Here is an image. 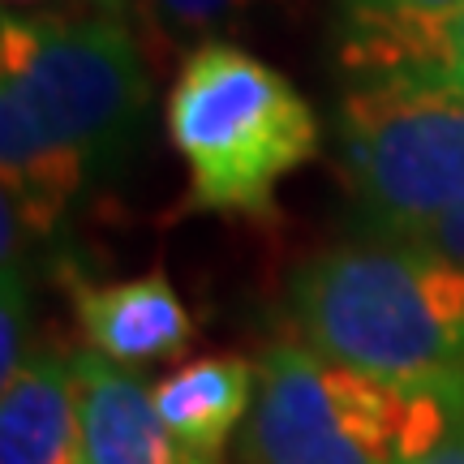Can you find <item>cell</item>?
Masks as SVG:
<instances>
[{"label":"cell","instance_id":"cell-5","mask_svg":"<svg viewBox=\"0 0 464 464\" xmlns=\"http://www.w3.org/2000/svg\"><path fill=\"white\" fill-rule=\"evenodd\" d=\"M340 168L362 241L413 246L464 207V95L357 78L340 103Z\"/></svg>","mask_w":464,"mask_h":464},{"label":"cell","instance_id":"cell-6","mask_svg":"<svg viewBox=\"0 0 464 464\" xmlns=\"http://www.w3.org/2000/svg\"><path fill=\"white\" fill-rule=\"evenodd\" d=\"M69 301L95 353L125 370L181 357L194 340V318L160 271L116 284L69 280Z\"/></svg>","mask_w":464,"mask_h":464},{"label":"cell","instance_id":"cell-15","mask_svg":"<svg viewBox=\"0 0 464 464\" xmlns=\"http://www.w3.org/2000/svg\"><path fill=\"white\" fill-rule=\"evenodd\" d=\"M362 5H379V9H396V14H413V17H439L460 9L464 0H362Z\"/></svg>","mask_w":464,"mask_h":464},{"label":"cell","instance_id":"cell-1","mask_svg":"<svg viewBox=\"0 0 464 464\" xmlns=\"http://www.w3.org/2000/svg\"><path fill=\"white\" fill-rule=\"evenodd\" d=\"M150 82L130 26L95 14L0 22V258L56 228L86 181L112 172L142 125Z\"/></svg>","mask_w":464,"mask_h":464},{"label":"cell","instance_id":"cell-9","mask_svg":"<svg viewBox=\"0 0 464 464\" xmlns=\"http://www.w3.org/2000/svg\"><path fill=\"white\" fill-rule=\"evenodd\" d=\"M0 464H86L73 353H34L5 382Z\"/></svg>","mask_w":464,"mask_h":464},{"label":"cell","instance_id":"cell-4","mask_svg":"<svg viewBox=\"0 0 464 464\" xmlns=\"http://www.w3.org/2000/svg\"><path fill=\"white\" fill-rule=\"evenodd\" d=\"M456 426L448 382H392L310 344H271L241 434L246 464H409Z\"/></svg>","mask_w":464,"mask_h":464},{"label":"cell","instance_id":"cell-2","mask_svg":"<svg viewBox=\"0 0 464 464\" xmlns=\"http://www.w3.org/2000/svg\"><path fill=\"white\" fill-rule=\"evenodd\" d=\"M301 344L392 382L464 374V263L426 246L353 241L293 271Z\"/></svg>","mask_w":464,"mask_h":464},{"label":"cell","instance_id":"cell-7","mask_svg":"<svg viewBox=\"0 0 464 464\" xmlns=\"http://www.w3.org/2000/svg\"><path fill=\"white\" fill-rule=\"evenodd\" d=\"M78 357V409H82L86 464H216L189 451L155 413L150 387L133 370L100 353Z\"/></svg>","mask_w":464,"mask_h":464},{"label":"cell","instance_id":"cell-14","mask_svg":"<svg viewBox=\"0 0 464 464\" xmlns=\"http://www.w3.org/2000/svg\"><path fill=\"white\" fill-rule=\"evenodd\" d=\"M448 382V379H443ZM456 409V404H451ZM409 464H464V413L456 409V426H451L439 443H434L430 451H421L417 460H409Z\"/></svg>","mask_w":464,"mask_h":464},{"label":"cell","instance_id":"cell-8","mask_svg":"<svg viewBox=\"0 0 464 464\" xmlns=\"http://www.w3.org/2000/svg\"><path fill=\"white\" fill-rule=\"evenodd\" d=\"M340 56L357 78H404L464 95V5L413 17L353 0Z\"/></svg>","mask_w":464,"mask_h":464},{"label":"cell","instance_id":"cell-11","mask_svg":"<svg viewBox=\"0 0 464 464\" xmlns=\"http://www.w3.org/2000/svg\"><path fill=\"white\" fill-rule=\"evenodd\" d=\"M147 5H150V17L164 22L168 31L194 34L216 26V22H232L237 14H246V9L263 5V0H147Z\"/></svg>","mask_w":464,"mask_h":464},{"label":"cell","instance_id":"cell-12","mask_svg":"<svg viewBox=\"0 0 464 464\" xmlns=\"http://www.w3.org/2000/svg\"><path fill=\"white\" fill-rule=\"evenodd\" d=\"M26 288L17 280V266H5V314H0V379L9 382L26 365Z\"/></svg>","mask_w":464,"mask_h":464},{"label":"cell","instance_id":"cell-16","mask_svg":"<svg viewBox=\"0 0 464 464\" xmlns=\"http://www.w3.org/2000/svg\"><path fill=\"white\" fill-rule=\"evenodd\" d=\"M448 396H451V404L464 413V374H451L448 379Z\"/></svg>","mask_w":464,"mask_h":464},{"label":"cell","instance_id":"cell-17","mask_svg":"<svg viewBox=\"0 0 464 464\" xmlns=\"http://www.w3.org/2000/svg\"><path fill=\"white\" fill-rule=\"evenodd\" d=\"M5 5H9V9H14V5H48V0H5ZM103 9H108V5H112V0H100Z\"/></svg>","mask_w":464,"mask_h":464},{"label":"cell","instance_id":"cell-3","mask_svg":"<svg viewBox=\"0 0 464 464\" xmlns=\"http://www.w3.org/2000/svg\"><path fill=\"white\" fill-rule=\"evenodd\" d=\"M168 133L189 172V207L266 216L276 189L318 150V116L280 69L211 39L181 61Z\"/></svg>","mask_w":464,"mask_h":464},{"label":"cell","instance_id":"cell-13","mask_svg":"<svg viewBox=\"0 0 464 464\" xmlns=\"http://www.w3.org/2000/svg\"><path fill=\"white\" fill-rule=\"evenodd\" d=\"M413 246H426L434 249V254H443V258H451V263H464V207H456L448 219H439L421 241H413Z\"/></svg>","mask_w":464,"mask_h":464},{"label":"cell","instance_id":"cell-10","mask_svg":"<svg viewBox=\"0 0 464 464\" xmlns=\"http://www.w3.org/2000/svg\"><path fill=\"white\" fill-rule=\"evenodd\" d=\"M254 392H258V370L246 357L224 353V357H198L164 374L150 387V400L185 448L216 460L224 439L254 409Z\"/></svg>","mask_w":464,"mask_h":464}]
</instances>
